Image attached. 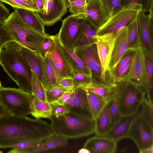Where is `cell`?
Here are the masks:
<instances>
[{
  "mask_svg": "<svg viewBox=\"0 0 153 153\" xmlns=\"http://www.w3.org/2000/svg\"><path fill=\"white\" fill-rule=\"evenodd\" d=\"M54 134L50 124L40 119L13 115L0 119V148L24 140L44 141Z\"/></svg>",
  "mask_w": 153,
  "mask_h": 153,
  "instance_id": "1",
  "label": "cell"
},
{
  "mask_svg": "<svg viewBox=\"0 0 153 153\" xmlns=\"http://www.w3.org/2000/svg\"><path fill=\"white\" fill-rule=\"evenodd\" d=\"M20 47L13 40L7 43L1 51L0 65L19 88L32 94V71L22 55Z\"/></svg>",
  "mask_w": 153,
  "mask_h": 153,
  "instance_id": "2",
  "label": "cell"
},
{
  "mask_svg": "<svg viewBox=\"0 0 153 153\" xmlns=\"http://www.w3.org/2000/svg\"><path fill=\"white\" fill-rule=\"evenodd\" d=\"M4 24L13 41L42 57V46L46 33H42L33 28L15 10L6 18Z\"/></svg>",
  "mask_w": 153,
  "mask_h": 153,
  "instance_id": "3",
  "label": "cell"
},
{
  "mask_svg": "<svg viewBox=\"0 0 153 153\" xmlns=\"http://www.w3.org/2000/svg\"><path fill=\"white\" fill-rule=\"evenodd\" d=\"M54 134L68 139L88 136L94 133L93 120L70 112L58 116H52L50 119Z\"/></svg>",
  "mask_w": 153,
  "mask_h": 153,
  "instance_id": "4",
  "label": "cell"
},
{
  "mask_svg": "<svg viewBox=\"0 0 153 153\" xmlns=\"http://www.w3.org/2000/svg\"><path fill=\"white\" fill-rule=\"evenodd\" d=\"M33 98L32 94L20 88L0 89V98L13 116L24 117L31 115Z\"/></svg>",
  "mask_w": 153,
  "mask_h": 153,
  "instance_id": "5",
  "label": "cell"
},
{
  "mask_svg": "<svg viewBox=\"0 0 153 153\" xmlns=\"http://www.w3.org/2000/svg\"><path fill=\"white\" fill-rule=\"evenodd\" d=\"M119 88V111L121 117L129 116L140 109L146 94L128 82H117Z\"/></svg>",
  "mask_w": 153,
  "mask_h": 153,
  "instance_id": "6",
  "label": "cell"
},
{
  "mask_svg": "<svg viewBox=\"0 0 153 153\" xmlns=\"http://www.w3.org/2000/svg\"><path fill=\"white\" fill-rule=\"evenodd\" d=\"M141 10V6L138 4H130L124 7L111 16L97 30V35L117 33L123 28L128 27L136 19Z\"/></svg>",
  "mask_w": 153,
  "mask_h": 153,
  "instance_id": "7",
  "label": "cell"
},
{
  "mask_svg": "<svg viewBox=\"0 0 153 153\" xmlns=\"http://www.w3.org/2000/svg\"><path fill=\"white\" fill-rule=\"evenodd\" d=\"M145 50L140 46L134 51L129 69L120 82L135 86L146 94L147 79L145 60Z\"/></svg>",
  "mask_w": 153,
  "mask_h": 153,
  "instance_id": "8",
  "label": "cell"
},
{
  "mask_svg": "<svg viewBox=\"0 0 153 153\" xmlns=\"http://www.w3.org/2000/svg\"><path fill=\"white\" fill-rule=\"evenodd\" d=\"M127 138L132 139L139 152L143 153L145 149L153 146V126L139 113L131 123Z\"/></svg>",
  "mask_w": 153,
  "mask_h": 153,
  "instance_id": "9",
  "label": "cell"
},
{
  "mask_svg": "<svg viewBox=\"0 0 153 153\" xmlns=\"http://www.w3.org/2000/svg\"><path fill=\"white\" fill-rule=\"evenodd\" d=\"M86 17V15L84 14H71L62 21L57 35L60 42L63 46L74 51L82 23Z\"/></svg>",
  "mask_w": 153,
  "mask_h": 153,
  "instance_id": "10",
  "label": "cell"
},
{
  "mask_svg": "<svg viewBox=\"0 0 153 153\" xmlns=\"http://www.w3.org/2000/svg\"><path fill=\"white\" fill-rule=\"evenodd\" d=\"M74 51L89 70L91 81H111L103 72L95 44L76 48Z\"/></svg>",
  "mask_w": 153,
  "mask_h": 153,
  "instance_id": "11",
  "label": "cell"
},
{
  "mask_svg": "<svg viewBox=\"0 0 153 153\" xmlns=\"http://www.w3.org/2000/svg\"><path fill=\"white\" fill-rule=\"evenodd\" d=\"M51 36L52 42L47 54L62 77H73L74 74L73 69L57 34Z\"/></svg>",
  "mask_w": 153,
  "mask_h": 153,
  "instance_id": "12",
  "label": "cell"
},
{
  "mask_svg": "<svg viewBox=\"0 0 153 153\" xmlns=\"http://www.w3.org/2000/svg\"><path fill=\"white\" fill-rule=\"evenodd\" d=\"M64 0H48L42 10L34 11L45 25H52L61 20L67 11Z\"/></svg>",
  "mask_w": 153,
  "mask_h": 153,
  "instance_id": "13",
  "label": "cell"
},
{
  "mask_svg": "<svg viewBox=\"0 0 153 153\" xmlns=\"http://www.w3.org/2000/svg\"><path fill=\"white\" fill-rule=\"evenodd\" d=\"M117 33L96 36L95 44L103 71L109 79V66Z\"/></svg>",
  "mask_w": 153,
  "mask_h": 153,
  "instance_id": "14",
  "label": "cell"
},
{
  "mask_svg": "<svg viewBox=\"0 0 153 153\" xmlns=\"http://www.w3.org/2000/svg\"><path fill=\"white\" fill-rule=\"evenodd\" d=\"M137 20L141 46L147 53L153 56V12L146 15L144 12L140 11Z\"/></svg>",
  "mask_w": 153,
  "mask_h": 153,
  "instance_id": "15",
  "label": "cell"
},
{
  "mask_svg": "<svg viewBox=\"0 0 153 153\" xmlns=\"http://www.w3.org/2000/svg\"><path fill=\"white\" fill-rule=\"evenodd\" d=\"M85 14L87 19L97 30L110 16L102 0H87Z\"/></svg>",
  "mask_w": 153,
  "mask_h": 153,
  "instance_id": "16",
  "label": "cell"
},
{
  "mask_svg": "<svg viewBox=\"0 0 153 153\" xmlns=\"http://www.w3.org/2000/svg\"><path fill=\"white\" fill-rule=\"evenodd\" d=\"M64 105L69 112L93 120L86 91L82 87L75 88L72 99L69 103Z\"/></svg>",
  "mask_w": 153,
  "mask_h": 153,
  "instance_id": "17",
  "label": "cell"
},
{
  "mask_svg": "<svg viewBox=\"0 0 153 153\" xmlns=\"http://www.w3.org/2000/svg\"><path fill=\"white\" fill-rule=\"evenodd\" d=\"M86 91L100 96L109 103L117 92V83L110 81H91L87 85L82 87Z\"/></svg>",
  "mask_w": 153,
  "mask_h": 153,
  "instance_id": "18",
  "label": "cell"
},
{
  "mask_svg": "<svg viewBox=\"0 0 153 153\" xmlns=\"http://www.w3.org/2000/svg\"><path fill=\"white\" fill-rule=\"evenodd\" d=\"M127 27L123 28L117 33L109 66L110 74L127 52Z\"/></svg>",
  "mask_w": 153,
  "mask_h": 153,
  "instance_id": "19",
  "label": "cell"
},
{
  "mask_svg": "<svg viewBox=\"0 0 153 153\" xmlns=\"http://www.w3.org/2000/svg\"><path fill=\"white\" fill-rule=\"evenodd\" d=\"M117 143L106 136H94L90 138L83 148L90 153H113L117 148Z\"/></svg>",
  "mask_w": 153,
  "mask_h": 153,
  "instance_id": "20",
  "label": "cell"
},
{
  "mask_svg": "<svg viewBox=\"0 0 153 153\" xmlns=\"http://www.w3.org/2000/svg\"><path fill=\"white\" fill-rule=\"evenodd\" d=\"M140 111V108L133 115L121 117L112 125L105 136L117 143L123 138H127L131 123Z\"/></svg>",
  "mask_w": 153,
  "mask_h": 153,
  "instance_id": "21",
  "label": "cell"
},
{
  "mask_svg": "<svg viewBox=\"0 0 153 153\" xmlns=\"http://www.w3.org/2000/svg\"><path fill=\"white\" fill-rule=\"evenodd\" d=\"M20 51L31 70L42 82L44 73V58L39 54L21 45Z\"/></svg>",
  "mask_w": 153,
  "mask_h": 153,
  "instance_id": "22",
  "label": "cell"
},
{
  "mask_svg": "<svg viewBox=\"0 0 153 153\" xmlns=\"http://www.w3.org/2000/svg\"><path fill=\"white\" fill-rule=\"evenodd\" d=\"M43 77L42 82L45 89L58 85L62 78L47 54L44 58Z\"/></svg>",
  "mask_w": 153,
  "mask_h": 153,
  "instance_id": "23",
  "label": "cell"
},
{
  "mask_svg": "<svg viewBox=\"0 0 153 153\" xmlns=\"http://www.w3.org/2000/svg\"><path fill=\"white\" fill-rule=\"evenodd\" d=\"M97 29L86 18L82 23L75 49L95 44Z\"/></svg>",
  "mask_w": 153,
  "mask_h": 153,
  "instance_id": "24",
  "label": "cell"
},
{
  "mask_svg": "<svg viewBox=\"0 0 153 153\" xmlns=\"http://www.w3.org/2000/svg\"><path fill=\"white\" fill-rule=\"evenodd\" d=\"M68 139L65 137L54 134L40 145L27 150L25 153H41L63 147L68 144Z\"/></svg>",
  "mask_w": 153,
  "mask_h": 153,
  "instance_id": "25",
  "label": "cell"
},
{
  "mask_svg": "<svg viewBox=\"0 0 153 153\" xmlns=\"http://www.w3.org/2000/svg\"><path fill=\"white\" fill-rule=\"evenodd\" d=\"M23 20L29 26L39 32L45 34V25L34 11L23 9L13 8Z\"/></svg>",
  "mask_w": 153,
  "mask_h": 153,
  "instance_id": "26",
  "label": "cell"
},
{
  "mask_svg": "<svg viewBox=\"0 0 153 153\" xmlns=\"http://www.w3.org/2000/svg\"><path fill=\"white\" fill-rule=\"evenodd\" d=\"M86 92L90 108L95 124L101 113L108 103L103 97L87 91Z\"/></svg>",
  "mask_w": 153,
  "mask_h": 153,
  "instance_id": "27",
  "label": "cell"
},
{
  "mask_svg": "<svg viewBox=\"0 0 153 153\" xmlns=\"http://www.w3.org/2000/svg\"><path fill=\"white\" fill-rule=\"evenodd\" d=\"M94 125L95 136H106L112 126L109 114L108 104L101 113Z\"/></svg>",
  "mask_w": 153,
  "mask_h": 153,
  "instance_id": "28",
  "label": "cell"
},
{
  "mask_svg": "<svg viewBox=\"0 0 153 153\" xmlns=\"http://www.w3.org/2000/svg\"><path fill=\"white\" fill-rule=\"evenodd\" d=\"M63 46L74 72L82 74L91 78L90 71L82 60L74 51Z\"/></svg>",
  "mask_w": 153,
  "mask_h": 153,
  "instance_id": "29",
  "label": "cell"
},
{
  "mask_svg": "<svg viewBox=\"0 0 153 153\" xmlns=\"http://www.w3.org/2000/svg\"><path fill=\"white\" fill-rule=\"evenodd\" d=\"M31 115L35 118L50 119L52 116V108L50 104L34 97Z\"/></svg>",
  "mask_w": 153,
  "mask_h": 153,
  "instance_id": "30",
  "label": "cell"
},
{
  "mask_svg": "<svg viewBox=\"0 0 153 153\" xmlns=\"http://www.w3.org/2000/svg\"><path fill=\"white\" fill-rule=\"evenodd\" d=\"M127 52L134 51L141 45L137 19L127 27Z\"/></svg>",
  "mask_w": 153,
  "mask_h": 153,
  "instance_id": "31",
  "label": "cell"
},
{
  "mask_svg": "<svg viewBox=\"0 0 153 153\" xmlns=\"http://www.w3.org/2000/svg\"><path fill=\"white\" fill-rule=\"evenodd\" d=\"M32 94L33 97L43 102H48L45 89L42 82L32 71Z\"/></svg>",
  "mask_w": 153,
  "mask_h": 153,
  "instance_id": "32",
  "label": "cell"
},
{
  "mask_svg": "<svg viewBox=\"0 0 153 153\" xmlns=\"http://www.w3.org/2000/svg\"><path fill=\"white\" fill-rule=\"evenodd\" d=\"M42 140H26L14 144L11 146L9 153H25L29 149L35 147L42 143Z\"/></svg>",
  "mask_w": 153,
  "mask_h": 153,
  "instance_id": "33",
  "label": "cell"
},
{
  "mask_svg": "<svg viewBox=\"0 0 153 153\" xmlns=\"http://www.w3.org/2000/svg\"><path fill=\"white\" fill-rule=\"evenodd\" d=\"M117 83V92L113 100L108 104V113L112 125L121 117L119 111V88Z\"/></svg>",
  "mask_w": 153,
  "mask_h": 153,
  "instance_id": "34",
  "label": "cell"
},
{
  "mask_svg": "<svg viewBox=\"0 0 153 153\" xmlns=\"http://www.w3.org/2000/svg\"><path fill=\"white\" fill-rule=\"evenodd\" d=\"M153 56L150 55L147 53L145 51V60L147 79V89L146 93L153 92Z\"/></svg>",
  "mask_w": 153,
  "mask_h": 153,
  "instance_id": "35",
  "label": "cell"
},
{
  "mask_svg": "<svg viewBox=\"0 0 153 153\" xmlns=\"http://www.w3.org/2000/svg\"><path fill=\"white\" fill-rule=\"evenodd\" d=\"M71 88L58 85L45 89L48 102L50 104L56 102L65 93Z\"/></svg>",
  "mask_w": 153,
  "mask_h": 153,
  "instance_id": "36",
  "label": "cell"
},
{
  "mask_svg": "<svg viewBox=\"0 0 153 153\" xmlns=\"http://www.w3.org/2000/svg\"><path fill=\"white\" fill-rule=\"evenodd\" d=\"M140 114L153 126V105L149 102L146 96L141 104Z\"/></svg>",
  "mask_w": 153,
  "mask_h": 153,
  "instance_id": "37",
  "label": "cell"
},
{
  "mask_svg": "<svg viewBox=\"0 0 153 153\" xmlns=\"http://www.w3.org/2000/svg\"><path fill=\"white\" fill-rule=\"evenodd\" d=\"M123 8L132 4H138L141 6V11L153 12V0H120Z\"/></svg>",
  "mask_w": 153,
  "mask_h": 153,
  "instance_id": "38",
  "label": "cell"
},
{
  "mask_svg": "<svg viewBox=\"0 0 153 153\" xmlns=\"http://www.w3.org/2000/svg\"><path fill=\"white\" fill-rule=\"evenodd\" d=\"M11 6L13 8H17L33 11L31 5V0H0Z\"/></svg>",
  "mask_w": 153,
  "mask_h": 153,
  "instance_id": "39",
  "label": "cell"
},
{
  "mask_svg": "<svg viewBox=\"0 0 153 153\" xmlns=\"http://www.w3.org/2000/svg\"><path fill=\"white\" fill-rule=\"evenodd\" d=\"M108 11L110 17L122 9L120 0H102Z\"/></svg>",
  "mask_w": 153,
  "mask_h": 153,
  "instance_id": "40",
  "label": "cell"
},
{
  "mask_svg": "<svg viewBox=\"0 0 153 153\" xmlns=\"http://www.w3.org/2000/svg\"><path fill=\"white\" fill-rule=\"evenodd\" d=\"M73 78L74 85L75 88L83 87L91 81V78L82 74L77 72H74Z\"/></svg>",
  "mask_w": 153,
  "mask_h": 153,
  "instance_id": "41",
  "label": "cell"
},
{
  "mask_svg": "<svg viewBox=\"0 0 153 153\" xmlns=\"http://www.w3.org/2000/svg\"><path fill=\"white\" fill-rule=\"evenodd\" d=\"M13 39L4 24H0V45L3 48L7 43Z\"/></svg>",
  "mask_w": 153,
  "mask_h": 153,
  "instance_id": "42",
  "label": "cell"
},
{
  "mask_svg": "<svg viewBox=\"0 0 153 153\" xmlns=\"http://www.w3.org/2000/svg\"><path fill=\"white\" fill-rule=\"evenodd\" d=\"M52 108V116L60 115L69 112L64 105L54 102L50 104Z\"/></svg>",
  "mask_w": 153,
  "mask_h": 153,
  "instance_id": "43",
  "label": "cell"
},
{
  "mask_svg": "<svg viewBox=\"0 0 153 153\" xmlns=\"http://www.w3.org/2000/svg\"><path fill=\"white\" fill-rule=\"evenodd\" d=\"M74 92L75 88L70 89L65 93L56 102L62 105H65L69 103L74 97Z\"/></svg>",
  "mask_w": 153,
  "mask_h": 153,
  "instance_id": "44",
  "label": "cell"
},
{
  "mask_svg": "<svg viewBox=\"0 0 153 153\" xmlns=\"http://www.w3.org/2000/svg\"><path fill=\"white\" fill-rule=\"evenodd\" d=\"M129 51V53L125 57L123 56L119 62L114 69L111 74V76L113 74L118 71L123 67L131 59L133 55V51H131V53Z\"/></svg>",
  "mask_w": 153,
  "mask_h": 153,
  "instance_id": "45",
  "label": "cell"
},
{
  "mask_svg": "<svg viewBox=\"0 0 153 153\" xmlns=\"http://www.w3.org/2000/svg\"><path fill=\"white\" fill-rule=\"evenodd\" d=\"M52 42V39L51 36L47 34L42 46V55L43 58L47 54Z\"/></svg>",
  "mask_w": 153,
  "mask_h": 153,
  "instance_id": "46",
  "label": "cell"
},
{
  "mask_svg": "<svg viewBox=\"0 0 153 153\" xmlns=\"http://www.w3.org/2000/svg\"><path fill=\"white\" fill-rule=\"evenodd\" d=\"M48 0H31L33 11L39 12L43 9Z\"/></svg>",
  "mask_w": 153,
  "mask_h": 153,
  "instance_id": "47",
  "label": "cell"
},
{
  "mask_svg": "<svg viewBox=\"0 0 153 153\" xmlns=\"http://www.w3.org/2000/svg\"><path fill=\"white\" fill-rule=\"evenodd\" d=\"M59 85L68 88H75L73 78L70 77H62L60 81Z\"/></svg>",
  "mask_w": 153,
  "mask_h": 153,
  "instance_id": "48",
  "label": "cell"
},
{
  "mask_svg": "<svg viewBox=\"0 0 153 153\" xmlns=\"http://www.w3.org/2000/svg\"><path fill=\"white\" fill-rule=\"evenodd\" d=\"M12 115L11 112L4 105L0 98V119Z\"/></svg>",
  "mask_w": 153,
  "mask_h": 153,
  "instance_id": "49",
  "label": "cell"
},
{
  "mask_svg": "<svg viewBox=\"0 0 153 153\" xmlns=\"http://www.w3.org/2000/svg\"><path fill=\"white\" fill-rule=\"evenodd\" d=\"M10 14L9 10L3 2L0 1V18L2 17L7 18Z\"/></svg>",
  "mask_w": 153,
  "mask_h": 153,
  "instance_id": "50",
  "label": "cell"
},
{
  "mask_svg": "<svg viewBox=\"0 0 153 153\" xmlns=\"http://www.w3.org/2000/svg\"><path fill=\"white\" fill-rule=\"evenodd\" d=\"M87 0H77L68 3V8L70 7H80L86 5Z\"/></svg>",
  "mask_w": 153,
  "mask_h": 153,
  "instance_id": "51",
  "label": "cell"
},
{
  "mask_svg": "<svg viewBox=\"0 0 153 153\" xmlns=\"http://www.w3.org/2000/svg\"><path fill=\"white\" fill-rule=\"evenodd\" d=\"M143 153H153V146L145 149Z\"/></svg>",
  "mask_w": 153,
  "mask_h": 153,
  "instance_id": "52",
  "label": "cell"
},
{
  "mask_svg": "<svg viewBox=\"0 0 153 153\" xmlns=\"http://www.w3.org/2000/svg\"><path fill=\"white\" fill-rule=\"evenodd\" d=\"M78 152L79 153H90L89 150L84 148L79 149L78 151Z\"/></svg>",
  "mask_w": 153,
  "mask_h": 153,
  "instance_id": "53",
  "label": "cell"
},
{
  "mask_svg": "<svg viewBox=\"0 0 153 153\" xmlns=\"http://www.w3.org/2000/svg\"><path fill=\"white\" fill-rule=\"evenodd\" d=\"M6 18L5 17L0 18V24H4Z\"/></svg>",
  "mask_w": 153,
  "mask_h": 153,
  "instance_id": "54",
  "label": "cell"
},
{
  "mask_svg": "<svg viewBox=\"0 0 153 153\" xmlns=\"http://www.w3.org/2000/svg\"><path fill=\"white\" fill-rule=\"evenodd\" d=\"M77 0H67V6L68 8V4L69 2L73 1H76Z\"/></svg>",
  "mask_w": 153,
  "mask_h": 153,
  "instance_id": "55",
  "label": "cell"
},
{
  "mask_svg": "<svg viewBox=\"0 0 153 153\" xmlns=\"http://www.w3.org/2000/svg\"><path fill=\"white\" fill-rule=\"evenodd\" d=\"M2 49V48L1 47L0 45V55H1V50Z\"/></svg>",
  "mask_w": 153,
  "mask_h": 153,
  "instance_id": "56",
  "label": "cell"
},
{
  "mask_svg": "<svg viewBox=\"0 0 153 153\" xmlns=\"http://www.w3.org/2000/svg\"><path fill=\"white\" fill-rule=\"evenodd\" d=\"M2 87H3L2 86V85H1V82L0 80V89L2 88Z\"/></svg>",
  "mask_w": 153,
  "mask_h": 153,
  "instance_id": "57",
  "label": "cell"
},
{
  "mask_svg": "<svg viewBox=\"0 0 153 153\" xmlns=\"http://www.w3.org/2000/svg\"><path fill=\"white\" fill-rule=\"evenodd\" d=\"M65 1V4H66V5L67 7V0H64Z\"/></svg>",
  "mask_w": 153,
  "mask_h": 153,
  "instance_id": "58",
  "label": "cell"
}]
</instances>
